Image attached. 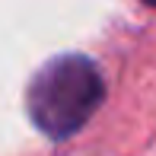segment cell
Instances as JSON below:
<instances>
[{"label":"cell","mask_w":156,"mask_h":156,"mask_svg":"<svg viewBox=\"0 0 156 156\" xmlns=\"http://www.w3.org/2000/svg\"><path fill=\"white\" fill-rule=\"evenodd\" d=\"M102 99L105 80L96 61H89L86 54H61L32 76L26 108L41 134L64 140L96 115Z\"/></svg>","instance_id":"cell-1"},{"label":"cell","mask_w":156,"mask_h":156,"mask_svg":"<svg viewBox=\"0 0 156 156\" xmlns=\"http://www.w3.org/2000/svg\"><path fill=\"white\" fill-rule=\"evenodd\" d=\"M140 3H147V6H153V10H156V0H140Z\"/></svg>","instance_id":"cell-2"}]
</instances>
